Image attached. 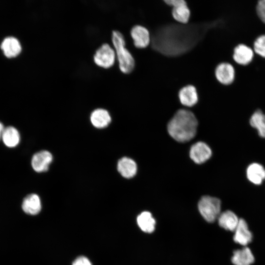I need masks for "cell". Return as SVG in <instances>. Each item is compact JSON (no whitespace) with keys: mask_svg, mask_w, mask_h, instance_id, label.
Segmentation results:
<instances>
[{"mask_svg":"<svg viewBox=\"0 0 265 265\" xmlns=\"http://www.w3.org/2000/svg\"><path fill=\"white\" fill-rule=\"evenodd\" d=\"M214 23L169 24L160 26L151 37L153 49L168 56L182 55L193 48Z\"/></svg>","mask_w":265,"mask_h":265,"instance_id":"obj_1","label":"cell"},{"mask_svg":"<svg viewBox=\"0 0 265 265\" xmlns=\"http://www.w3.org/2000/svg\"><path fill=\"white\" fill-rule=\"evenodd\" d=\"M198 125L194 114L190 111L178 110L168 124L170 136L176 141L184 142L192 139L196 134Z\"/></svg>","mask_w":265,"mask_h":265,"instance_id":"obj_2","label":"cell"},{"mask_svg":"<svg viewBox=\"0 0 265 265\" xmlns=\"http://www.w3.org/2000/svg\"><path fill=\"white\" fill-rule=\"evenodd\" d=\"M112 41L120 71L124 74L131 73L134 68L135 61L131 53L125 47L123 35L119 31H113Z\"/></svg>","mask_w":265,"mask_h":265,"instance_id":"obj_3","label":"cell"},{"mask_svg":"<svg viewBox=\"0 0 265 265\" xmlns=\"http://www.w3.org/2000/svg\"><path fill=\"white\" fill-rule=\"evenodd\" d=\"M198 209L206 221L213 222L221 213V201L216 197L204 196L199 201Z\"/></svg>","mask_w":265,"mask_h":265,"instance_id":"obj_4","label":"cell"},{"mask_svg":"<svg viewBox=\"0 0 265 265\" xmlns=\"http://www.w3.org/2000/svg\"><path fill=\"white\" fill-rule=\"evenodd\" d=\"M116 57L114 49L109 44L105 43L96 51L93 60L98 66L107 69L113 65Z\"/></svg>","mask_w":265,"mask_h":265,"instance_id":"obj_5","label":"cell"},{"mask_svg":"<svg viewBox=\"0 0 265 265\" xmlns=\"http://www.w3.org/2000/svg\"><path fill=\"white\" fill-rule=\"evenodd\" d=\"M131 35L134 46L137 48H145L151 43L150 32L144 26L141 25L133 26L131 30Z\"/></svg>","mask_w":265,"mask_h":265,"instance_id":"obj_6","label":"cell"},{"mask_svg":"<svg viewBox=\"0 0 265 265\" xmlns=\"http://www.w3.org/2000/svg\"><path fill=\"white\" fill-rule=\"evenodd\" d=\"M212 154L210 147L206 143L201 141L194 144L189 152L190 158L198 164L206 162L211 158Z\"/></svg>","mask_w":265,"mask_h":265,"instance_id":"obj_7","label":"cell"},{"mask_svg":"<svg viewBox=\"0 0 265 265\" xmlns=\"http://www.w3.org/2000/svg\"><path fill=\"white\" fill-rule=\"evenodd\" d=\"M234 232V241L241 245L246 246L252 240V234L249 230L247 222L242 218L239 219Z\"/></svg>","mask_w":265,"mask_h":265,"instance_id":"obj_8","label":"cell"},{"mask_svg":"<svg viewBox=\"0 0 265 265\" xmlns=\"http://www.w3.org/2000/svg\"><path fill=\"white\" fill-rule=\"evenodd\" d=\"M53 160V156L48 151L43 150L35 153L31 159V165L37 172L47 171Z\"/></svg>","mask_w":265,"mask_h":265,"instance_id":"obj_9","label":"cell"},{"mask_svg":"<svg viewBox=\"0 0 265 265\" xmlns=\"http://www.w3.org/2000/svg\"><path fill=\"white\" fill-rule=\"evenodd\" d=\"M215 76L218 81L224 85L231 84L235 78L233 66L227 62L219 64L215 69Z\"/></svg>","mask_w":265,"mask_h":265,"instance_id":"obj_10","label":"cell"},{"mask_svg":"<svg viewBox=\"0 0 265 265\" xmlns=\"http://www.w3.org/2000/svg\"><path fill=\"white\" fill-rule=\"evenodd\" d=\"M178 96L181 103L188 107L194 106L198 101L197 89L190 84L182 87L179 91Z\"/></svg>","mask_w":265,"mask_h":265,"instance_id":"obj_11","label":"cell"},{"mask_svg":"<svg viewBox=\"0 0 265 265\" xmlns=\"http://www.w3.org/2000/svg\"><path fill=\"white\" fill-rule=\"evenodd\" d=\"M0 47L5 56L8 58L18 56L22 51L20 42L14 37L5 38L1 43Z\"/></svg>","mask_w":265,"mask_h":265,"instance_id":"obj_12","label":"cell"},{"mask_svg":"<svg viewBox=\"0 0 265 265\" xmlns=\"http://www.w3.org/2000/svg\"><path fill=\"white\" fill-rule=\"evenodd\" d=\"M255 260L250 249L246 246L233 252L231 261L234 265H251Z\"/></svg>","mask_w":265,"mask_h":265,"instance_id":"obj_13","label":"cell"},{"mask_svg":"<svg viewBox=\"0 0 265 265\" xmlns=\"http://www.w3.org/2000/svg\"><path fill=\"white\" fill-rule=\"evenodd\" d=\"M246 176L250 182L259 185L265 179V168L260 163H252L247 168Z\"/></svg>","mask_w":265,"mask_h":265,"instance_id":"obj_14","label":"cell"},{"mask_svg":"<svg viewBox=\"0 0 265 265\" xmlns=\"http://www.w3.org/2000/svg\"><path fill=\"white\" fill-rule=\"evenodd\" d=\"M253 51L250 47L244 44H239L235 47L233 58L235 61L241 65H246L252 60Z\"/></svg>","mask_w":265,"mask_h":265,"instance_id":"obj_15","label":"cell"},{"mask_svg":"<svg viewBox=\"0 0 265 265\" xmlns=\"http://www.w3.org/2000/svg\"><path fill=\"white\" fill-rule=\"evenodd\" d=\"M239 219L232 211L228 210L221 213L218 217L219 226L225 230L234 232Z\"/></svg>","mask_w":265,"mask_h":265,"instance_id":"obj_16","label":"cell"},{"mask_svg":"<svg viewBox=\"0 0 265 265\" xmlns=\"http://www.w3.org/2000/svg\"><path fill=\"white\" fill-rule=\"evenodd\" d=\"M117 170L123 177L129 179L135 175L137 165L135 162L132 159L123 157L118 162Z\"/></svg>","mask_w":265,"mask_h":265,"instance_id":"obj_17","label":"cell"},{"mask_svg":"<svg viewBox=\"0 0 265 265\" xmlns=\"http://www.w3.org/2000/svg\"><path fill=\"white\" fill-rule=\"evenodd\" d=\"M90 121L95 127L102 129L107 127L110 123L111 117L106 110L98 108L91 114Z\"/></svg>","mask_w":265,"mask_h":265,"instance_id":"obj_18","label":"cell"},{"mask_svg":"<svg viewBox=\"0 0 265 265\" xmlns=\"http://www.w3.org/2000/svg\"><path fill=\"white\" fill-rule=\"evenodd\" d=\"M22 208L27 214H37L41 209V203L39 197L36 194H29L24 199Z\"/></svg>","mask_w":265,"mask_h":265,"instance_id":"obj_19","label":"cell"},{"mask_svg":"<svg viewBox=\"0 0 265 265\" xmlns=\"http://www.w3.org/2000/svg\"><path fill=\"white\" fill-rule=\"evenodd\" d=\"M137 224L144 232L150 233L155 228L156 221L149 212H143L137 218Z\"/></svg>","mask_w":265,"mask_h":265,"instance_id":"obj_20","label":"cell"},{"mask_svg":"<svg viewBox=\"0 0 265 265\" xmlns=\"http://www.w3.org/2000/svg\"><path fill=\"white\" fill-rule=\"evenodd\" d=\"M2 139L4 144L10 148L16 146L20 141V134L16 129L12 126L4 128Z\"/></svg>","mask_w":265,"mask_h":265,"instance_id":"obj_21","label":"cell"},{"mask_svg":"<svg viewBox=\"0 0 265 265\" xmlns=\"http://www.w3.org/2000/svg\"><path fill=\"white\" fill-rule=\"evenodd\" d=\"M250 125L258 131L259 135L265 138V114L260 110H256L250 119Z\"/></svg>","mask_w":265,"mask_h":265,"instance_id":"obj_22","label":"cell"},{"mask_svg":"<svg viewBox=\"0 0 265 265\" xmlns=\"http://www.w3.org/2000/svg\"><path fill=\"white\" fill-rule=\"evenodd\" d=\"M172 15L173 18L180 24H187L190 17V11L186 2L173 7Z\"/></svg>","mask_w":265,"mask_h":265,"instance_id":"obj_23","label":"cell"},{"mask_svg":"<svg viewBox=\"0 0 265 265\" xmlns=\"http://www.w3.org/2000/svg\"><path fill=\"white\" fill-rule=\"evenodd\" d=\"M254 49L257 53L265 57V35H261L256 39Z\"/></svg>","mask_w":265,"mask_h":265,"instance_id":"obj_24","label":"cell"},{"mask_svg":"<svg viewBox=\"0 0 265 265\" xmlns=\"http://www.w3.org/2000/svg\"><path fill=\"white\" fill-rule=\"evenodd\" d=\"M257 14L261 20L265 23V0L258 1L257 6Z\"/></svg>","mask_w":265,"mask_h":265,"instance_id":"obj_25","label":"cell"},{"mask_svg":"<svg viewBox=\"0 0 265 265\" xmlns=\"http://www.w3.org/2000/svg\"><path fill=\"white\" fill-rule=\"evenodd\" d=\"M72 265H92V264L87 258L81 256L77 258Z\"/></svg>","mask_w":265,"mask_h":265,"instance_id":"obj_26","label":"cell"},{"mask_svg":"<svg viewBox=\"0 0 265 265\" xmlns=\"http://www.w3.org/2000/svg\"><path fill=\"white\" fill-rule=\"evenodd\" d=\"M164 2L167 5L172 6L173 7H176L186 2L184 0H164Z\"/></svg>","mask_w":265,"mask_h":265,"instance_id":"obj_27","label":"cell"},{"mask_svg":"<svg viewBox=\"0 0 265 265\" xmlns=\"http://www.w3.org/2000/svg\"><path fill=\"white\" fill-rule=\"evenodd\" d=\"M4 130L3 124L0 122V140L2 139V135Z\"/></svg>","mask_w":265,"mask_h":265,"instance_id":"obj_28","label":"cell"}]
</instances>
